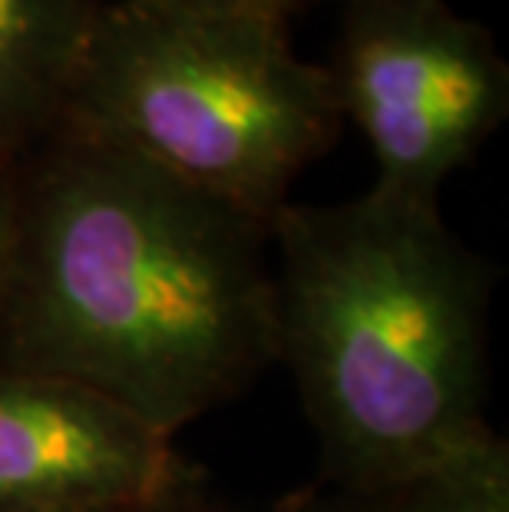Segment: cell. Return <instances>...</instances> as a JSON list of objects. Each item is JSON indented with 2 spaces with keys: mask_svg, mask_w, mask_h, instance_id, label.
<instances>
[{
  "mask_svg": "<svg viewBox=\"0 0 509 512\" xmlns=\"http://www.w3.org/2000/svg\"><path fill=\"white\" fill-rule=\"evenodd\" d=\"M0 364L176 440L275 364L268 222L67 116L14 162Z\"/></svg>",
  "mask_w": 509,
  "mask_h": 512,
  "instance_id": "obj_1",
  "label": "cell"
},
{
  "mask_svg": "<svg viewBox=\"0 0 509 512\" xmlns=\"http://www.w3.org/2000/svg\"><path fill=\"white\" fill-rule=\"evenodd\" d=\"M70 119L272 225L338 143L324 63L272 10H159L106 0Z\"/></svg>",
  "mask_w": 509,
  "mask_h": 512,
  "instance_id": "obj_3",
  "label": "cell"
},
{
  "mask_svg": "<svg viewBox=\"0 0 509 512\" xmlns=\"http://www.w3.org/2000/svg\"><path fill=\"white\" fill-rule=\"evenodd\" d=\"M106 0H0V162L14 166L70 116Z\"/></svg>",
  "mask_w": 509,
  "mask_h": 512,
  "instance_id": "obj_6",
  "label": "cell"
},
{
  "mask_svg": "<svg viewBox=\"0 0 509 512\" xmlns=\"http://www.w3.org/2000/svg\"><path fill=\"white\" fill-rule=\"evenodd\" d=\"M10 205H14V166L0 162V281H4L7 245H10Z\"/></svg>",
  "mask_w": 509,
  "mask_h": 512,
  "instance_id": "obj_10",
  "label": "cell"
},
{
  "mask_svg": "<svg viewBox=\"0 0 509 512\" xmlns=\"http://www.w3.org/2000/svg\"><path fill=\"white\" fill-rule=\"evenodd\" d=\"M275 364L295 377L321 489L364 493L490 443L493 268L440 205L367 189L272 225Z\"/></svg>",
  "mask_w": 509,
  "mask_h": 512,
  "instance_id": "obj_2",
  "label": "cell"
},
{
  "mask_svg": "<svg viewBox=\"0 0 509 512\" xmlns=\"http://www.w3.org/2000/svg\"><path fill=\"white\" fill-rule=\"evenodd\" d=\"M129 4L159 10H272V14H281L278 0H129Z\"/></svg>",
  "mask_w": 509,
  "mask_h": 512,
  "instance_id": "obj_9",
  "label": "cell"
},
{
  "mask_svg": "<svg viewBox=\"0 0 509 512\" xmlns=\"http://www.w3.org/2000/svg\"><path fill=\"white\" fill-rule=\"evenodd\" d=\"M311 503H314V486L278 499V503H272L265 512H311ZM103 512H242V509H235L229 499L215 496L212 489L205 486V479H199V483L176 489V493H169L162 499H149V503L119 506V509H103Z\"/></svg>",
  "mask_w": 509,
  "mask_h": 512,
  "instance_id": "obj_8",
  "label": "cell"
},
{
  "mask_svg": "<svg viewBox=\"0 0 509 512\" xmlns=\"http://www.w3.org/2000/svg\"><path fill=\"white\" fill-rule=\"evenodd\" d=\"M311 512H509V443L476 450L364 493L314 486Z\"/></svg>",
  "mask_w": 509,
  "mask_h": 512,
  "instance_id": "obj_7",
  "label": "cell"
},
{
  "mask_svg": "<svg viewBox=\"0 0 509 512\" xmlns=\"http://www.w3.org/2000/svg\"><path fill=\"white\" fill-rule=\"evenodd\" d=\"M199 479L176 440L110 397L0 364V512H103Z\"/></svg>",
  "mask_w": 509,
  "mask_h": 512,
  "instance_id": "obj_5",
  "label": "cell"
},
{
  "mask_svg": "<svg viewBox=\"0 0 509 512\" xmlns=\"http://www.w3.org/2000/svg\"><path fill=\"white\" fill-rule=\"evenodd\" d=\"M324 67L341 119L371 146V189L394 199L440 205L509 116L496 37L447 0H344Z\"/></svg>",
  "mask_w": 509,
  "mask_h": 512,
  "instance_id": "obj_4",
  "label": "cell"
},
{
  "mask_svg": "<svg viewBox=\"0 0 509 512\" xmlns=\"http://www.w3.org/2000/svg\"><path fill=\"white\" fill-rule=\"evenodd\" d=\"M301 4H308V0H278V7H281V14H285V17L295 14Z\"/></svg>",
  "mask_w": 509,
  "mask_h": 512,
  "instance_id": "obj_11",
  "label": "cell"
}]
</instances>
